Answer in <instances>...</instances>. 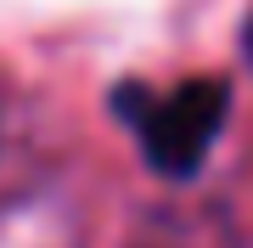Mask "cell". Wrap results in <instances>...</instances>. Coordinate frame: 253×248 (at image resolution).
Returning <instances> with one entry per match:
<instances>
[{
  "label": "cell",
  "instance_id": "7a4b0ae2",
  "mask_svg": "<svg viewBox=\"0 0 253 248\" xmlns=\"http://www.w3.org/2000/svg\"><path fill=\"white\" fill-rule=\"evenodd\" d=\"M248 40H253V34H248Z\"/></svg>",
  "mask_w": 253,
  "mask_h": 248
},
{
  "label": "cell",
  "instance_id": "6da1fadb",
  "mask_svg": "<svg viewBox=\"0 0 253 248\" xmlns=\"http://www.w3.org/2000/svg\"><path fill=\"white\" fill-rule=\"evenodd\" d=\"M118 113L129 119L141 152L152 158V169L191 175L208 158L219 124H225V85L219 79H186V85H174V91L124 85V91H118Z\"/></svg>",
  "mask_w": 253,
  "mask_h": 248
}]
</instances>
